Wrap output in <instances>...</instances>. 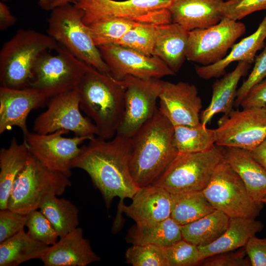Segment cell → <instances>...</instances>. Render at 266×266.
Segmentation results:
<instances>
[{
  "mask_svg": "<svg viewBox=\"0 0 266 266\" xmlns=\"http://www.w3.org/2000/svg\"><path fill=\"white\" fill-rule=\"evenodd\" d=\"M168 9L173 23L188 31L206 28L223 18L220 6L223 0H170Z\"/></svg>",
  "mask_w": 266,
  "mask_h": 266,
  "instance_id": "cell-21",
  "label": "cell"
},
{
  "mask_svg": "<svg viewBox=\"0 0 266 266\" xmlns=\"http://www.w3.org/2000/svg\"><path fill=\"white\" fill-rule=\"evenodd\" d=\"M38 3L40 6L45 10H48L49 1L48 0H39Z\"/></svg>",
  "mask_w": 266,
  "mask_h": 266,
  "instance_id": "cell-48",
  "label": "cell"
},
{
  "mask_svg": "<svg viewBox=\"0 0 266 266\" xmlns=\"http://www.w3.org/2000/svg\"><path fill=\"white\" fill-rule=\"evenodd\" d=\"M76 89L80 110L93 121L98 137H114L125 111V89L120 81L89 66Z\"/></svg>",
  "mask_w": 266,
  "mask_h": 266,
  "instance_id": "cell-3",
  "label": "cell"
},
{
  "mask_svg": "<svg viewBox=\"0 0 266 266\" xmlns=\"http://www.w3.org/2000/svg\"><path fill=\"white\" fill-rule=\"evenodd\" d=\"M215 132V145L252 151L266 139L265 108L233 109L219 120Z\"/></svg>",
  "mask_w": 266,
  "mask_h": 266,
  "instance_id": "cell-12",
  "label": "cell"
},
{
  "mask_svg": "<svg viewBox=\"0 0 266 266\" xmlns=\"http://www.w3.org/2000/svg\"><path fill=\"white\" fill-rule=\"evenodd\" d=\"M81 147L79 155L71 164L72 168L86 171L101 193L107 208L116 197L120 199L118 209L123 200L132 199L139 188L130 169L132 138L116 133L105 140L94 137Z\"/></svg>",
  "mask_w": 266,
  "mask_h": 266,
  "instance_id": "cell-1",
  "label": "cell"
},
{
  "mask_svg": "<svg viewBox=\"0 0 266 266\" xmlns=\"http://www.w3.org/2000/svg\"><path fill=\"white\" fill-rule=\"evenodd\" d=\"M266 39V15L257 30L238 43H234L231 51L223 59L209 65L196 66V74L200 78L208 80L224 75L226 68L234 62L253 63L257 52L264 46Z\"/></svg>",
  "mask_w": 266,
  "mask_h": 266,
  "instance_id": "cell-22",
  "label": "cell"
},
{
  "mask_svg": "<svg viewBox=\"0 0 266 266\" xmlns=\"http://www.w3.org/2000/svg\"><path fill=\"white\" fill-rule=\"evenodd\" d=\"M49 247L32 238L23 229L0 243V266H17L29 260L40 259Z\"/></svg>",
  "mask_w": 266,
  "mask_h": 266,
  "instance_id": "cell-28",
  "label": "cell"
},
{
  "mask_svg": "<svg viewBox=\"0 0 266 266\" xmlns=\"http://www.w3.org/2000/svg\"><path fill=\"white\" fill-rule=\"evenodd\" d=\"M246 32L242 22L223 18L217 24L189 31L186 59L207 66L223 59Z\"/></svg>",
  "mask_w": 266,
  "mask_h": 266,
  "instance_id": "cell-11",
  "label": "cell"
},
{
  "mask_svg": "<svg viewBox=\"0 0 266 266\" xmlns=\"http://www.w3.org/2000/svg\"><path fill=\"white\" fill-rule=\"evenodd\" d=\"M159 100V110L174 126L200 123L202 100L194 84L162 80Z\"/></svg>",
  "mask_w": 266,
  "mask_h": 266,
  "instance_id": "cell-17",
  "label": "cell"
},
{
  "mask_svg": "<svg viewBox=\"0 0 266 266\" xmlns=\"http://www.w3.org/2000/svg\"><path fill=\"white\" fill-rule=\"evenodd\" d=\"M171 194L170 217L180 226L196 221L215 210L202 191Z\"/></svg>",
  "mask_w": 266,
  "mask_h": 266,
  "instance_id": "cell-31",
  "label": "cell"
},
{
  "mask_svg": "<svg viewBox=\"0 0 266 266\" xmlns=\"http://www.w3.org/2000/svg\"><path fill=\"white\" fill-rule=\"evenodd\" d=\"M173 133L174 126L158 108L131 137L130 169L139 188L153 184L178 153Z\"/></svg>",
  "mask_w": 266,
  "mask_h": 266,
  "instance_id": "cell-2",
  "label": "cell"
},
{
  "mask_svg": "<svg viewBox=\"0 0 266 266\" xmlns=\"http://www.w3.org/2000/svg\"><path fill=\"white\" fill-rule=\"evenodd\" d=\"M249 67V64L239 62L233 71L225 74L213 84L210 102L201 111L200 121L202 124L206 125L217 114H227L233 109L238 82Z\"/></svg>",
  "mask_w": 266,
  "mask_h": 266,
  "instance_id": "cell-25",
  "label": "cell"
},
{
  "mask_svg": "<svg viewBox=\"0 0 266 266\" xmlns=\"http://www.w3.org/2000/svg\"><path fill=\"white\" fill-rule=\"evenodd\" d=\"M251 266H266V238L251 236L244 247Z\"/></svg>",
  "mask_w": 266,
  "mask_h": 266,
  "instance_id": "cell-43",
  "label": "cell"
},
{
  "mask_svg": "<svg viewBox=\"0 0 266 266\" xmlns=\"http://www.w3.org/2000/svg\"><path fill=\"white\" fill-rule=\"evenodd\" d=\"M224 160L238 175L252 199L263 204L266 196V169L250 151L234 147L224 149Z\"/></svg>",
  "mask_w": 266,
  "mask_h": 266,
  "instance_id": "cell-23",
  "label": "cell"
},
{
  "mask_svg": "<svg viewBox=\"0 0 266 266\" xmlns=\"http://www.w3.org/2000/svg\"><path fill=\"white\" fill-rule=\"evenodd\" d=\"M224 153L223 147L216 145L205 151L178 153L153 184L170 194L202 191Z\"/></svg>",
  "mask_w": 266,
  "mask_h": 266,
  "instance_id": "cell-7",
  "label": "cell"
},
{
  "mask_svg": "<svg viewBox=\"0 0 266 266\" xmlns=\"http://www.w3.org/2000/svg\"><path fill=\"white\" fill-rule=\"evenodd\" d=\"M30 154L27 143L13 137L6 148L0 151V210L7 208L14 182L24 168Z\"/></svg>",
  "mask_w": 266,
  "mask_h": 266,
  "instance_id": "cell-27",
  "label": "cell"
},
{
  "mask_svg": "<svg viewBox=\"0 0 266 266\" xmlns=\"http://www.w3.org/2000/svg\"><path fill=\"white\" fill-rule=\"evenodd\" d=\"M83 11L74 4L54 8L48 19L47 34L80 61L109 73L89 27L83 20Z\"/></svg>",
  "mask_w": 266,
  "mask_h": 266,
  "instance_id": "cell-5",
  "label": "cell"
},
{
  "mask_svg": "<svg viewBox=\"0 0 266 266\" xmlns=\"http://www.w3.org/2000/svg\"><path fill=\"white\" fill-rule=\"evenodd\" d=\"M16 17L11 13L9 7L3 2H0V30H5L13 25Z\"/></svg>",
  "mask_w": 266,
  "mask_h": 266,
  "instance_id": "cell-45",
  "label": "cell"
},
{
  "mask_svg": "<svg viewBox=\"0 0 266 266\" xmlns=\"http://www.w3.org/2000/svg\"><path fill=\"white\" fill-rule=\"evenodd\" d=\"M266 10V0H227L220 6L222 18L240 20L258 11Z\"/></svg>",
  "mask_w": 266,
  "mask_h": 266,
  "instance_id": "cell-39",
  "label": "cell"
},
{
  "mask_svg": "<svg viewBox=\"0 0 266 266\" xmlns=\"http://www.w3.org/2000/svg\"><path fill=\"white\" fill-rule=\"evenodd\" d=\"M229 220L228 216L215 209L196 221L180 226L183 239L198 247L207 245L224 233Z\"/></svg>",
  "mask_w": 266,
  "mask_h": 266,
  "instance_id": "cell-30",
  "label": "cell"
},
{
  "mask_svg": "<svg viewBox=\"0 0 266 266\" xmlns=\"http://www.w3.org/2000/svg\"><path fill=\"white\" fill-rule=\"evenodd\" d=\"M254 66L248 78L237 90L234 104H240L249 91L256 85L266 78V45L263 51L254 60Z\"/></svg>",
  "mask_w": 266,
  "mask_h": 266,
  "instance_id": "cell-40",
  "label": "cell"
},
{
  "mask_svg": "<svg viewBox=\"0 0 266 266\" xmlns=\"http://www.w3.org/2000/svg\"><path fill=\"white\" fill-rule=\"evenodd\" d=\"M110 75L118 80L130 75L142 79H160L174 75L161 59L117 44L98 47Z\"/></svg>",
  "mask_w": 266,
  "mask_h": 266,
  "instance_id": "cell-16",
  "label": "cell"
},
{
  "mask_svg": "<svg viewBox=\"0 0 266 266\" xmlns=\"http://www.w3.org/2000/svg\"><path fill=\"white\" fill-rule=\"evenodd\" d=\"M242 108L266 106V78L254 86L241 101Z\"/></svg>",
  "mask_w": 266,
  "mask_h": 266,
  "instance_id": "cell-44",
  "label": "cell"
},
{
  "mask_svg": "<svg viewBox=\"0 0 266 266\" xmlns=\"http://www.w3.org/2000/svg\"><path fill=\"white\" fill-rule=\"evenodd\" d=\"M47 98L31 87L12 89L0 87V134L19 127L25 137L30 132L27 119L31 111L43 105Z\"/></svg>",
  "mask_w": 266,
  "mask_h": 266,
  "instance_id": "cell-18",
  "label": "cell"
},
{
  "mask_svg": "<svg viewBox=\"0 0 266 266\" xmlns=\"http://www.w3.org/2000/svg\"><path fill=\"white\" fill-rule=\"evenodd\" d=\"M39 209L50 222L59 237L78 227L79 211L69 200L55 195L49 196Z\"/></svg>",
  "mask_w": 266,
  "mask_h": 266,
  "instance_id": "cell-32",
  "label": "cell"
},
{
  "mask_svg": "<svg viewBox=\"0 0 266 266\" xmlns=\"http://www.w3.org/2000/svg\"><path fill=\"white\" fill-rule=\"evenodd\" d=\"M50 51L36 60L29 85L48 99L76 89L89 66L60 45Z\"/></svg>",
  "mask_w": 266,
  "mask_h": 266,
  "instance_id": "cell-8",
  "label": "cell"
},
{
  "mask_svg": "<svg viewBox=\"0 0 266 266\" xmlns=\"http://www.w3.org/2000/svg\"><path fill=\"white\" fill-rule=\"evenodd\" d=\"M244 247L239 250L223 252L208 257L199 264L204 266H249L250 260Z\"/></svg>",
  "mask_w": 266,
  "mask_h": 266,
  "instance_id": "cell-42",
  "label": "cell"
},
{
  "mask_svg": "<svg viewBox=\"0 0 266 266\" xmlns=\"http://www.w3.org/2000/svg\"><path fill=\"white\" fill-rule=\"evenodd\" d=\"M138 23L126 19L110 18L98 20L88 26L95 44L99 47L116 44Z\"/></svg>",
  "mask_w": 266,
  "mask_h": 266,
  "instance_id": "cell-34",
  "label": "cell"
},
{
  "mask_svg": "<svg viewBox=\"0 0 266 266\" xmlns=\"http://www.w3.org/2000/svg\"><path fill=\"white\" fill-rule=\"evenodd\" d=\"M27 233L33 239L48 246L57 242L59 237L53 226L40 210L27 214Z\"/></svg>",
  "mask_w": 266,
  "mask_h": 266,
  "instance_id": "cell-37",
  "label": "cell"
},
{
  "mask_svg": "<svg viewBox=\"0 0 266 266\" xmlns=\"http://www.w3.org/2000/svg\"><path fill=\"white\" fill-rule=\"evenodd\" d=\"M79 104L76 88L52 97L47 109L34 120L33 132L48 134L65 130L90 139L95 137L96 127L81 113Z\"/></svg>",
  "mask_w": 266,
  "mask_h": 266,
  "instance_id": "cell-13",
  "label": "cell"
},
{
  "mask_svg": "<svg viewBox=\"0 0 266 266\" xmlns=\"http://www.w3.org/2000/svg\"><path fill=\"white\" fill-rule=\"evenodd\" d=\"M250 152L254 158L266 169V139Z\"/></svg>",
  "mask_w": 266,
  "mask_h": 266,
  "instance_id": "cell-46",
  "label": "cell"
},
{
  "mask_svg": "<svg viewBox=\"0 0 266 266\" xmlns=\"http://www.w3.org/2000/svg\"><path fill=\"white\" fill-rule=\"evenodd\" d=\"M58 43L47 33L21 29L3 44L0 51V86L29 87L33 70L43 53L55 50Z\"/></svg>",
  "mask_w": 266,
  "mask_h": 266,
  "instance_id": "cell-4",
  "label": "cell"
},
{
  "mask_svg": "<svg viewBox=\"0 0 266 266\" xmlns=\"http://www.w3.org/2000/svg\"><path fill=\"white\" fill-rule=\"evenodd\" d=\"M125 256L133 266H168L165 248L153 244L133 245Z\"/></svg>",
  "mask_w": 266,
  "mask_h": 266,
  "instance_id": "cell-36",
  "label": "cell"
},
{
  "mask_svg": "<svg viewBox=\"0 0 266 266\" xmlns=\"http://www.w3.org/2000/svg\"><path fill=\"white\" fill-rule=\"evenodd\" d=\"M262 202L263 204L266 205V196L263 200Z\"/></svg>",
  "mask_w": 266,
  "mask_h": 266,
  "instance_id": "cell-49",
  "label": "cell"
},
{
  "mask_svg": "<svg viewBox=\"0 0 266 266\" xmlns=\"http://www.w3.org/2000/svg\"><path fill=\"white\" fill-rule=\"evenodd\" d=\"M170 2V0H77L74 4L83 11V20L87 25L110 18L161 25L172 23L168 9Z\"/></svg>",
  "mask_w": 266,
  "mask_h": 266,
  "instance_id": "cell-10",
  "label": "cell"
},
{
  "mask_svg": "<svg viewBox=\"0 0 266 266\" xmlns=\"http://www.w3.org/2000/svg\"><path fill=\"white\" fill-rule=\"evenodd\" d=\"M69 178L45 167L30 153L14 182L7 208L27 215L49 196L62 195L71 184Z\"/></svg>",
  "mask_w": 266,
  "mask_h": 266,
  "instance_id": "cell-6",
  "label": "cell"
},
{
  "mask_svg": "<svg viewBox=\"0 0 266 266\" xmlns=\"http://www.w3.org/2000/svg\"><path fill=\"white\" fill-rule=\"evenodd\" d=\"M127 237L133 245L149 244L163 248L183 239L180 225L170 217L154 224H135L129 230Z\"/></svg>",
  "mask_w": 266,
  "mask_h": 266,
  "instance_id": "cell-29",
  "label": "cell"
},
{
  "mask_svg": "<svg viewBox=\"0 0 266 266\" xmlns=\"http://www.w3.org/2000/svg\"><path fill=\"white\" fill-rule=\"evenodd\" d=\"M202 192L215 209L230 218H256L263 207L252 199L240 177L224 158Z\"/></svg>",
  "mask_w": 266,
  "mask_h": 266,
  "instance_id": "cell-9",
  "label": "cell"
},
{
  "mask_svg": "<svg viewBox=\"0 0 266 266\" xmlns=\"http://www.w3.org/2000/svg\"><path fill=\"white\" fill-rule=\"evenodd\" d=\"M27 215L8 208L0 210V243L24 229Z\"/></svg>",
  "mask_w": 266,
  "mask_h": 266,
  "instance_id": "cell-41",
  "label": "cell"
},
{
  "mask_svg": "<svg viewBox=\"0 0 266 266\" xmlns=\"http://www.w3.org/2000/svg\"><path fill=\"white\" fill-rule=\"evenodd\" d=\"M119 81L125 89V111L116 133L132 137L157 111L162 80L128 75Z\"/></svg>",
  "mask_w": 266,
  "mask_h": 266,
  "instance_id": "cell-14",
  "label": "cell"
},
{
  "mask_svg": "<svg viewBox=\"0 0 266 266\" xmlns=\"http://www.w3.org/2000/svg\"><path fill=\"white\" fill-rule=\"evenodd\" d=\"M165 248L168 266H192L201 261L198 247L183 239Z\"/></svg>",
  "mask_w": 266,
  "mask_h": 266,
  "instance_id": "cell-38",
  "label": "cell"
},
{
  "mask_svg": "<svg viewBox=\"0 0 266 266\" xmlns=\"http://www.w3.org/2000/svg\"><path fill=\"white\" fill-rule=\"evenodd\" d=\"M159 26L139 23L116 44L152 56L158 33Z\"/></svg>",
  "mask_w": 266,
  "mask_h": 266,
  "instance_id": "cell-35",
  "label": "cell"
},
{
  "mask_svg": "<svg viewBox=\"0 0 266 266\" xmlns=\"http://www.w3.org/2000/svg\"><path fill=\"white\" fill-rule=\"evenodd\" d=\"M77 0H48V10L68 4H74Z\"/></svg>",
  "mask_w": 266,
  "mask_h": 266,
  "instance_id": "cell-47",
  "label": "cell"
},
{
  "mask_svg": "<svg viewBox=\"0 0 266 266\" xmlns=\"http://www.w3.org/2000/svg\"><path fill=\"white\" fill-rule=\"evenodd\" d=\"M69 131L60 130L48 134L29 132L24 137L30 153L48 168L61 172L70 177L71 164L80 154L79 147L87 137L63 136Z\"/></svg>",
  "mask_w": 266,
  "mask_h": 266,
  "instance_id": "cell-15",
  "label": "cell"
},
{
  "mask_svg": "<svg viewBox=\"0 0 266 266\" xmlns=\"http://www.w3.org/2000/svg\"><path fill=\"white\" fill-rule=\"evenodd\" d=\"M265 109L266 112V106L265 107Z\"/></svg>",
  "mask_w": 266,
  "mask_h": 266,
  "instance_id": "cell-50",
  "label": "cell"
},
{
  "mask_svg": "<svg viewBox=\"0 0 266 266\" xmlns=\"http://www.w3.org/2000/svg\"><path fill=\"white\" fill-rule=\"evenodd\" d=\"M255 219L230 218L227 228L218 239L207 245L198 247L201 261L217 254L244 247L248 239L264 227L261 221Z\"/></svg>",
  "mask_w": 266,
  "mask_h": 266,
  "instance_id": "cell-24",
  "label": "cell"
},
{
  "mask_svg": "<svg viewBox=\"0 0 266 266\" xmlns=\"http://www.w3.org/2000/svg\"><path fill=\"white\" fill-rule=\"evenodd\" d=\"M188 33L177 23L159 26L152 55L161 59L175 73L186 59Z\"/></svg>",
  "mask_w": 266,
  "mask_h": 266,
  "instance_id": "cell-26",
  "label": "cell"
},
{
  "mask_svg": "<svg viewBox=\"0 0 266 266\" xmlns=\"http://www.w3.org/2000/svg\"><path fill=\"white\" fill-rule=\"evenodd\" d=\"M40 260L45 266H86L100 259L84 238L82 228L77 227L49 246Z\"/></svg>",
  "mask_w": 266,
  "mask_h": 266,
  "instance_id": "cell-20",
  "label": "cell"
},
{
  "mask_svg": "<svg viewBox=\"0 0 266 266\" xmlns=\"http://www.w3.org/2000/svg\"><path fill=\"white\" fill-rule=\"evenodd\" d=\"M129 205L123 204L118 209L113 227H118L120 212H124L137 225H151L170 217L171 194L153 184L140 187Z\"/></svg>",
  "mask_w": 266,
  "mask_h": 266,
  "instance_id": "cell-19",
  "label": "cell"
},
{
  "mask_svg": "<svg viewBox=\"0 0 266 266\" xmlns=\"http://www.w3.org/2000/svg\"><path fill=\"white\" fill-rule=\"evenodd\" d=\"M215 129H208L201 123L174 126L173 144L178 153L207 151L215 145Z\"/></svg>",
  "mask_w": 266,
  "mask_h": 266,
  "instance_id": "cell-33",
  "label": "cell"
}]
</instances>
